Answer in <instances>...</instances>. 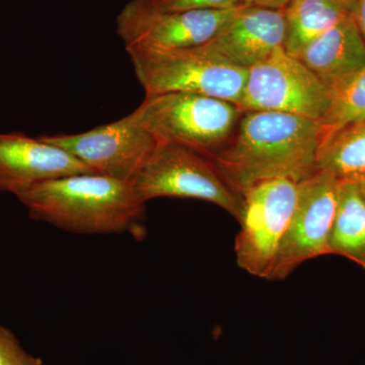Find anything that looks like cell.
<instances>
[{"label": "cell", "mask_w": 365, "mask_h": 365, "mask_svg": "<svg viewBox=\"0 0 365 365\" xmlns=\"http://www.w3.org/2000/svg\"><path fill=\"white\" fill-rule=\"evenodd\" d=\"M321 125L307 118L268 111H244L222 150L210 158L240 195L259 182H299L318 170Z\"/></svg>", "instance_id": "6da1fadb"}, {"label": "cell", "mask_w": 365, "mask_h": 365, "mask_svg": "<svg viewBox=\"0 0 365 365\" xmlns=\"http://www.w3.org/2000/svg\"><path fill=\"white\" fill-rule=\"evenodd\" d=\"M34 220L78 235L130 234L145 237L146 203L131 182L78 174L36 185L18 196Z\"/></svg>", "instance_id": "7a4b0ae2"}, {"label": "cell", "mask_w": 365, "mask_h": 365, "mask_svg": "<svg viewBox=\"0 0 365 365\" xmlns=\"http://www.w3.org/2000/svg\"><path fill=\"white\" fill-rule=\"evenodd\" d=\"M135 113L158 143L180 144L211 158L228 143L244 111L220 98L172 91L145 95Z\"/></svg>", "instance_id": "3957f363"}, {"label": "cell", "mask_w": 365, "mask_h": 365, "mask_svg": "<svg viewBox=\"0 0 365 365\" xmlns=\"http://www.w3.org/2000/svg\"><path fill=\"white\" fill-rule=\"evenodd\" d=\"M126 51L145 95L181 91L235 105L241 101L248 69L228 66L199 47Z\"/></svg>", "instance_id": "277c9868"}, {"label": "cell", "mask_w": 365, "mask_h": 365, "mask_svg": "<svg viewBox=\"0 0 365 365\" xmlns=\"http://www.w3.org/2000/svg\"><path fill=\"white\" fill-rule=\"evenodd\" d=\"M131 184L144 203L160 197L199 199L220 206L237 222L241 218L242 197L212 160L180 144L158 143Z\"/></svg>", "instance_id": "5b68a950"}, {"label": "cell", "mask_w": 365, "mask_h": 365, "mask_svg": "<svg viewBox=\"0 0 365 365\" xmlns=\"http://www.w3.org/2000/svg\"><path fill=\"white\" fill-rule=\"evenodd\" d=\"M330 91L297 57L280 47L248 69L239 107L242 111L285 113L321 121Z\"/></svg>", "instance_id": "8992f818"}, {"label": "cell", "mask_w": 365, "mask_h": 365, "mask_svg": "<svg viewBox=\"0 0 365 365\" xmlns=\"http://www.w3.org/2000/svg\"><path fill=\"white\" fill-rule=\"evenodd\" d=\"M241 230L235 237L237 266L267 279L297 200V182L287 179L259 182L242 193Z\"/></svg>", "instance_id": "52a82bcc"}, {"label": "cell", "mask_w": 365, "mask_h": 365, "mask_svg": "<svg viewBox=\"0 0 365 365\" xmlns=\"http://www.w3.org/2000/svg\"><path fill=\"white\" fill-rule=\"evenodd\" d=\"M338 184L337 178L324 170L297 182V205L267 280L287 279L304 262L329 254Z\"/></svg>", "instance_id": "ba28073f"}, {"label": "cell", "mask_w": 365, "mask_h": 365, "mask_svg": "<svg viewBox=\"0 0 365 365\" xmlns=\"http://www.w3.org/2000/svg\"><path fill=\"white\" fill-rule=\"evenodd\" d=\"M242 6L218 11H160L148 0H131L117 19L126 50L198 47L215 38Z\"/></svg>", "instance_id": "9c48e42d"}, {"label": "cell", "mask_w": 365, "mask_h": 365, "mask_svg": "<svg viewBox=\"0 0 365 365\" xmlns=\"http://www.w3.org/2000/svg\"><path fill=\"white\" fill-rule=\"evenodd\" d=\"M73 155L93 173L131 182L158 146L135 111L83 133L41 136Z\"/></svg>", "instance_id": "30bf717a"}, {"label": "cell", "mask_w": 365, "mask_h": 365, "mask_svg": "<svg viewBox=\"0 0 365 365\" xmlns=\"http://www.w3.org/2000/svg\"><path fill=\"white\" fill-rule=\"evenodd\" d=\"M78 174L96 173L41 136L0 133V192L18 197L41 182Z\"/></svg>", "instance_id": "8fae6325"}, {"label": "cell", "mask_w": 365, "mask_h": 365, "mask_svg": "<svg viewBox=\"0 0 365 365\" xmlns=\"http://www.w3.org/2000/svg\"><path fill=\"white\" fill-rule=\"evenodd\" d=\"M284 37V9L245 4L215 38L198 47L228 66L249 69L283 47Z\"/></svg>", "instance_id": "7c38bea8"}, {"label": "cell", "mask_w": 365, "mask_h": 365, "mask_svg": "<svg viewBox=\"0 0 365 365\" xmlns=\"http://www.w3.org/2000/svg\"><path fill=\"white\" fill-rule=\"evenodd\" d=\"M297 57L330 91L356 73L365 66V40L352 14Z\"/></svg>", "instance_id": "4fadbf2b"}, {"label": "cell", "mask_w": 365, "mask_h": 365, "mask_svg": "<svg viewBox=\"0 0 365 365\" xmlns=\"http://www.w3.org/2000/svg\"><path fill=\"white\" fill-rule=\"evenodd\" d=\"M328 249L365 270V196L355 180H339Z\"/></svg>", "instance_id": "5bb4252c"}, {"label": "cell", "mask_w": 365, "mask_h": 365, "mask_svg": "<svg viewBox=\"0 0 365 365\" xmlns=\"http://www.w3.org/2000/svg\"><path fill=\"white\" fill-rule=\"evenodd\" d=\"M350 13L329 0H292L284 9L283 48L297 57L307 45L347 18Z\"/></svg>", "instance_id": "9a60e30c"}, {"label": "cell", "mask_w": 365, "mask_h": 365, "mask_svg": "<svg viewBox=\"0 0 365 365\" xmlns=\"http://www.w3.org/2000/svg\"><path fill=\"white\" fill-rule=\"evenodd\" d=\"M317 168L338 180H353L364 175L365 119L343 127L322 141Z\"/></svg>", "instance_id": "2e32d148"}, {"label": "cell", "mask_w": 365, "mask_h": 365, "mask_svg": "<svg viewBox=\"0 0 365 365\" xmlns=\"http://www.w3.org/2000/svg\"><path fill=\"white\" fill-rule=\"evenodd\" d=\"M330 93L328 110L319 121L321 143L343 127L365 119V66Z\"/></svg>", "instance_id": "e0dca14e"}, {"label": "cell", "mask_w": 365, "mask_h": 365, "mask_svg": "<svg viewBox=\"0 0 365 365\" xmlns=\"http://www.w3.org/2000/svg\"><path fill=\"white\" fill-rule=\"evenodd\" d=\"M0 365H44V361L26 351L16 335L0 325Z\"/></svg>", "instance_id": "ac0fdd59"}, {"label": "cell", "mask_w": 365, "mask_h": 365, "mask_svg": "<svg viewBox=\"0 0 365 365\" xmlns=\"http://www.w3.org/2000/svg\"><path fill=\"white\" fill-rule=\"evenodd\" d=\"M160 11H218L245 6L244 0H148Z\"/></svg>", "instance_id": "d6986e66"}, {"label": "cell", "mask_w": 365, "mask_h": 365, "mask_svg": "<svg viewBox=\"0 0 365 365\" xmlns=\"http://www.w3.org/2000/svg\"><path fill=\"white\" fill-rule=\"evenodd\" d=\"M292 0H244L247 6L267 7L273 9H284Z\"/></svg>", "instance_id": "ffe728a7"}, {"label": "cell", "mask_w": 365, "mask_h": 365, "mask_svg": "<svg viewBox=\"0 0 365 365\" xmlns=\"http://www.w3.org/2000/svg\"><path fill=\"white\" fill-rule=\"evenodd\" d=\"M352 16L365 40V0H357Z\"/></svg>", "instance_id": "44dd1931"}, {"label": "cell", "mask_w": 365, "mask_h": 365, "mask_svg": "<svg viewBox=\"0 0 365 365\" xmlns=\"http://www.w3.org/2000/svg\"><path fill=\"white\" fill-rule=\"evenodd\" d=\"M329 1L333 2L336 6L341 7L348 13L352 14L355 6H356L357 0H329Z\"/></svg>", "instance_id": "7402d4cb"}, {"label": "cell", "mask_w": 365, "mask_h": 365, "mask_svg": "<svg viewBox=\"0 0 365 365\" xmlns=\"http://www.w3.org/2000/svg\"><path fill=\"white\" fill-rule=\"evenodd\" d=\"M353 180H355V181L357 182V184H359L360 190H361L362 193H364L365 196V174L362 175V176L356 178V179Z\"/></svg>", "instance_id": "603a6c76"}]
</instances>
